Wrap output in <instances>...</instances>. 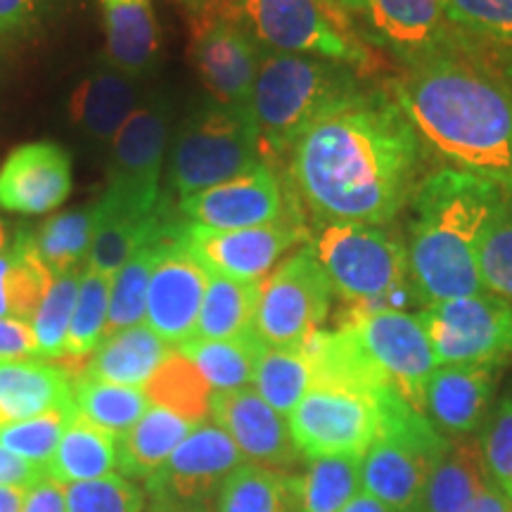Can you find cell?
<instances>
[{
  "instance_id": "cell-1",
  "label": "cell",
  "mask_w": 512,
  "mask_h": 512,
  "mask_svg": "<svg viewBox=\"0 0 512 512\" xmlns=\"http://www.w3.org/2000/svg\"><path fill=\"white\" fill-rule=\"evenodd\" d=\"M425 140L387 88H363L318 119L287 155L290 188L313 221L387 226L422 181Z\"/></svg>"
},
{
  "instance_id": "cell-2",
  "label": "cell",
  "mask_w": 512,
  "mask_h": 512,
  "mask_svg": "<svg viewBox=\"0 0 512 512\" xmlns=\"http://www.w3.org/2000/svg\"><path fill=\"white\" fill-rule=\"evenodd\" d=\"M472 48L456 34L448 48L408 64L387 91L453 169L512 197V83L479 62Z\"/></svg>"
},
{
  "instance_id": "cell-3",
  "label": "cell",
  "mask_w": 512,
  "mask_h": 512,
  "mask_svg": "<svg viewBox=\"0 0 512 512\" xmlns=\"http://www.w3.org/2000/svg\"><path fill=\"white\" fill-rule=\"evenodd\" d=\"M498 185L444 166L427 174L411 197V283L425 306L484 294L479 242L505 202Z\"/></svg>"
},
{
  "instance_id": "cell-4",
  "label": "cell",
  "mask_w": 512,
  "mask_h": 512,
  "mask_svg": "<svg viewBox=\"0 0 512 512\" xmlns=\"http://www.w3.org/2000/svg\"><path fill=\"white\" fill-rule=\"evenodd\" d=\"M363 88L361 74L349 64L264 50L249 100L264 162L275 169L318 119Z\"/></svg>"
},
{
  "instance_id": "cell-5",
  "label": "cell",
  "mask_w": 512,
  "mask_h": 512,
  "mask_svg": "<svg viewBox=\"0 0 512 512\" xmlns=\"http://www.w3.org/2000/svg\"><path fill=\"white\" fill-rule=\"evenodd\" d=\"M309 245L328 273L332 292L351 311H403L422 304L411 283L408 247L382 226L313 221Z\"/></svg>"
},
{
  "instance_id": "cell-6",
  "label": "cell",
  "mask_w": 512,
  "mask_h": 512,
  "mask_svg": "<svg viewBox=\"0 0 512 512\" xmlns=\"http://www.w3.org/2000/svg\"><path fill=\"white\" fill-rule=\"evenodd\" d=\"M380 432L361 463V486L399 512H415L448 439L396 387L375 396Z\"/></svg>"
},
{
  "instance_id": "cell-7",
  "label": "cell",
  "mask_w": 512,
  "mask_h": 512,
  "mask_svg": "<svg viewBox=\"0 0 512 512\" xmlns=\"http://www.w3.org/2000/svg\"><path fill=\"white\" fill-rule=\"evenodd\" d=\"M266 164L249 112L197 107L178 126L169 152V190L178 200Z\"/></svg>"
},
{
  "instance_id": "cell-8",
  "label": "cell",
  "mask_w": 512,
  "mask_h": 512,
  "mask_svg": "<svg viewBox=\"0 0 512 512\" xmlns=\"http://www.w3.org/2000/svg\"><path fill=\"white\" fill-rule=\"evenodd\" d=\"M171 105L164 95L140 102L112 140L107 188L95 202L102 216H155L169 200L162 190L169 152Z\"/></svg>"
},
{
  "instance_id": "cell-9",
  "label": "cell",
  "mask_w": 512,
  "mask_h": 512,
  "mask_svg": "<svg viewBox=\"0 0 512 512\" xmlns=\"http://www.w3.org/2000/svg\"><path fill=\"white\" fill-rule=\"evenodd\" d=\"M335 10L328 0H240L228 15L264 50L370 69L373 50L344 27Z\"/></svg>"
},
{
  "instance_id": "cell-10",
  "label": "cell",
  "mask_w": 512,
  "mask_h": 512,
  "mask_svg": "<svg viewBox=\"0 0 512 512\" xmlns=\"http://www.w3.org/2000/svg\"><path fill=\"white\" fill-rule=\"evenodd\" d=\"M332 285L309 242L261 283L254 332L266 347H297L330 313Z\"/></svg>"
},
{
  "instance_id": "cell-11",
  "label": "cell",
  "mask_w": 512,
  "mask_h": 512,
  "mask_svg": "<svg viewBox=\"0 0 512 512\" xmlns=\"http://www.w3.org/2000/svg\"><path fill=\"white\" fill-rule=\"evenodd\" d=\"M242 463L247 458L235 441L214 422H202L147 479L145 498L155 510L207 512L230 472Z\"/></svg>"
},
{
  "instance_id": "cell-12",
  "label": "cell",
  "mask_w": 512,
  "mask_h": 512,
  "mask_svg": "<svg viewBox=\"0 0 512 512\" xmlns=\"http://www.w3.org/2000/svg\"><path fill=\"white\" fill-rule=\"evenodd\" d=\"M437 366L489 363L512 356V302L496 294L448 299L418 313Z\"/></svg>"
},
{
  "instance_id": "cell-13",
  "label": "cell",
  "mask_w": 512,
  "mask_h": 512,
  "mask_svg": "<svg viewBox=\"0 0 512 512\" xmlns=\"http://www.w3.org/2000/svg\"><path fill=\"white\" fill-rule=\"evenodd\" d=\"M176 214L183 226L211 230L304 221L297 195L292 188H283L280 176L268 164H259L238 178L183 197L176 202Z\"/></svg>"
},
{
  "instance_id": "cell-14",
  "label": "cell",
  "mask_w": 512,
  "mask_h": 512,
  "mask_svg": "<svg viewBox=\"0 0 512 512\" xmlns=\"http://www.w3.org/2000/svg\"><path fill=\"white\" fill-rule=\"evenodd\" d=\"M287 418L304 460L363 456L380 432L377 401L347 389L311 387Z\"/></svg>"
},
{
  "instance_id": "cell-15",
  "label": "cell",
  "mask_w": 512,
  "mask_h": 512,
  "mask_svg": "<svg viewBox=\"0 0 512 512\" xmlns=\"http://www.w3.org/2000/svg\"><path fill=\"white\" fill-rule=\"evenodd\" d=\"M339 325L351 328L375 366L422 413L427 382L439 366L420 318L394 309L366 313L347 309Z\"/></svg>"
},
{
  "instance_id": "cell-16",
  "label": "cell",
  "mask_w": 512,
  "mask_h": 512,
  "mask_svg": "<svg viewBox=\"0 0 512 512\" xmlns=\"http://www.w3.org/2000/svg\"><path fill=\"white\" fill-rule=\"evenodd\" d=\"M264 48L230 15H192L188 55L216 105L249 112Z\"/></svg>"
},
{
  "instance_id": "cell-17",
  "label": "cell",
  "mask_w": 512,
  "mask_h": 512,
  "mask_svg": "<svg viewBox=\"0 0 512 512\" xmlns=\"http://www.w3.org/2000/svg\"><path fill=\"white\" fill-rule=\"evenodd\" d=\"M309 240L304 221H280L256 228L211 230L185 226L181 245L209 273L240 283H261L271 275L280 259Z\"/></svg>"
},
{
  "instance_id": "cell-18",
  "label": "cell",
  "mask_w": 512,
  "mask_h": 512,
  "mask_svg": "<svg viewBox=\"0 0 512 512\" xmlns=\"http://www.w3.org/2000/svg\"><path fill=\"white\" fill-rule=\"evenodd\" d=\"M209 418L235 441L249 463L287 472L302 460L292 441L290 425L256 394L254 387L214 392Z\"/></svg>"
},
{
  "instance_id": "cell-19",
  "label": "cell",
  "mask_w": 512,
  "mask_h": 512,
  "mask_svg": "<svg viewBox=\"0 0 512 512\" xmlns=\"http://www.w3.org/2000/svg\"><path fill=\"white\" fill-rule=\"evenodd\" d=\"M72 185V157L60 143H24L0 166V209L24 216L48 214L67 202Z\"/></svg>"
},
{
  "instance_id": "cell-20",
  "label": "cell",
  "mask_w": 512,
  "mask_h": 512,
  "mask_svg": "<svg viewBox=\"0 0 512 512\" xmlns=\"http://www.w3.org/2000/svg\"><path fill=\"white\" fill-rule=\"evenodd\" d=\"M207 283L209 271L192 259L178 238L166 249L152 273L145 306L147 328L155 330L171 347L190 342L200 318Z\"/></svg>"
},
{
  "instance_id": "cell-21",
  "label": "cell",
  "mask_w": 512,
  "mask_h": 512,
  "mask_svg": "<svg viewBox=\"0 0 512 512\" xmlns=\"http://www.w3.org/2000/svg\"><path fill=\"white\" fill-rule=\"evenodd\" d=\"M494 387L496 366L489 363L439 366L427 382L422 413L451 439L472 437L489 420Z\"/></svg>"
},
{
  "instance_id": "cell-22",
  "label": "cell",
  "mask_w": 512,
  "mask_h": 512,
  "mask_svg": "<svg viewBox=\"0 0 512 512\" xmlns=\"http://www.w3.org/2000/svg\"><path fill=\"white\" fill-rule=\"evenodd\" d=\"M370 36L399 57L403 67L444 50L456 41L441 0H366Z\"/></svg>"
},
{
  "instance_id": "cell-23",
  "label": "cell",
  "mask_w": 512,
  "mask_h": 512,
  "mask_svg": "<svg viewBox=\"0 0 512 512\" xmlns=\"http://www.w3.org/2000/svg\"><path fill=\"white\" fill-rule=\"evenodd\" d=\"M143 100L138 79L107 62L88 72L74 88L69 98V117L91 140L112 143Z\"/></svg>"
},
{
  "instance_id": "cell-24",
  "label": "cell",
  "mask_w": 512,
  "mask_h": 512,
  "mask_svg": "<svg viewBox=\"0 0 512 512\" xmlns=\"http://www.w3.org/2000/svg\"><path fill=\"white\" fill-rule=\"evenodd\" d=\"M74 406V384L46 361H0V427Z\"/></svg>"
},
{
  "instance_id": "cell-25",
  "label": "cell",
  "mask_w": 512,
  "mask_h": 512,
  "mask_svg": "<svg viewBox=\"0 0 512 512\" xmlns=\"http://www.w3.org/2000/svg\"><path fill=\"white\" fill-rule=\"evenodd\" d=\"M110 64L143 79L157 67L159 24L152 0H100Z\"/></svg>"
},
{
  "instance_id": "cell-26",
  "label": "cell",
  "mask_w": 512,
  "mask_h": 512,
  "mask_svg": "<svg viewBox=\"0 0 512 512\" xmlns=\"http://www.w3.org/2000/svg\"><path fill=\"white\" fill-rule=\"evenodd\" d=\"M171 351H174L171 344H166L155 330L147 328L145 323L136 325L102 339L81 377L145 389Z\"/></svg>"
},
{
  "instance_id": "cell-27",
  "label": "cell",
  "mask_w": 512,
  "mask_h": 512,
  "mask_svg": "<svg viewBox=\"0 0 512 512\" xmlns=\"http://www.w3.org/2000/svg\"><path fill=\"white\" fill-rule=\"evenodd\" d=\"M491 484L494 479L486 470L479 441L472 437L448 439L415 512H463Z\"/></svg>"
},
{
  "instance_id": "cell-28",
  "label": "cell",
  "mask_w": 512,
  "mask_h": 512,
  "mask_svg": "<svg viewBox=\"0 0 512 512\" xmlns=\"http://www.w3.org/2000/svg\"><path fill=\"white\" fill-rule=\"evenodd\" d=\"M195 427V422L181 418L174 411L150 406L143 418L117 441L119 475L131 482H147Z\"/></svg>"
},
{
  "instance_id": "cell-29",
  "label": "cell",
  "mask_w": 512,
  "mask_h": 512,
  "mask_svg": "<svg viewBox=\"0 0 512 512\" xmlns=\"http://www.w3.org/2000/svg\"><path fill=\"white\" fill-rule=\"evenodd\" d=\"M117 441L114 434L100 430L76 413L46 467V477L69 486L114 475L119 458Z\"/></svg>"
},
{
  "instance_id": "cell-30",
  "label": "cell",
  "mask_w": 512,
  "mask_h": 512,
  "mask_svg": "<svg viewBox=\"0 0 512 512\" xmlns=\"http://www.w3.org/2000/svg\"><path fill=\"white\" fill-rule=\"evenodd\" d=\"M53 275L38 259L34 233L19 230L0 249V316L31 323Z\"/></svg>"
},
{
  "instance_id": "cell-31",
  "label": "cell",
  "mask_w": 512,
  "mask_h": 512,
  "mask_svg": "<svg viewBox=\"0 0 512 512\" xmlns=\"http://www.w3.org/2000/svg\"><path fill=\"white\" fill-rule=\"evenodd\" d=\"M299 477L271 467L242 463L216 496V512H297Z\"/></svg>"
},
{
  "instance_id": "cell-32",
  "label": "cell",
  "mask_w": 512,
  "mask_h": 512,
  "mask_svg": "<svg viewBox=\"0 0 512 512\" xmlns=\"http://www.w3.org/2000/svg\"><path fill=\"white\" fill-rule=\"evenodd\" d=\"M266 344L249 332L235 339H190L176 347V351L192 361L214 392H233L254 384V373L259 356Z\"/></svg>"
},
{
  "instance_id": "cell-33",
  "label": "cell",
  "mask_w": 512,
  "mask_h": 512,
  "mask_svg": "<svg viewBox=\"0 0 512 512\" xmlns=\"http://www.w3.org/2000/svg\"><path fill=\"white\" fill-rule=\"evenodd\" d=\"M261 283H240L209 273L192 339H235L254 332Z\"/></svg>"
},
{
  "instance_id": "cell-34",
  "label": "cell",
  "mask_w": 512,
  "mask_h": 512,
  "mask_svg": "<svg viewBox=\"0 0 512 512\" xmlns=\"http://www.w3.org/2000/svg\"><path fill=\"white\" fill-rule=\"evenodd\" d=\"M181 233L183 230H178L174 235H164V238L147 242L143 249H138V252L119 268L117 275L112 278L110 287V316H107L105 337L145 323L147 290H150L152 273H155V268L159 261H162L166 249L181 238Z\"/></svg>"
},
{
  "instance_id": "cell-35",
  "label": "cell",
  "mask_w": 512,
  "mask_h": 512,
  "mask_svg": "<svg viewBox=\"0 0 512 512\" xmlns=\"http://www.w3.org/2000/svg\"><path fill=\"white\" fill-rule=\"evenodd\" d=\"M145 394L152 406H162L195 425H202L211 413L214 389L195 363L174 349L145 384Z\"/></svg>"
},
{
  "instance_id": "cell-36",
  "label": "cell",
  "mask_w": 512,
  "mask_h": 512,
  "mask_svg": "<svg viewBox=\"0 0 512 512\" xmlns=\"http://www.w3.org/2000/svg\"><path fill=\"white\" fill-rule=\"evenodd\" d=\"M95 207L64 211L50 216L34 233V247L41 264L53 275L76 273L88 261L95 235Z\"/></svg>"
},
{
  "instance_id": "cell-37",
  "label": "cell",
  "mask_w": 512,
  "mask_h": 512,
  "mask_svg": "<svg viewBox=\"0 0 512 512\" xmlns=\"http://www.w3.org/2000/svg\"><path fill=\"white\" fill-rule=\"evenodd\" d=\"M313 387V368L302 344L266 347L254 373V389L273 411L290 415Z\"/></svg>"
},
{
  "instance_id": "cell-38",
  "label": "cell",
  "mask_w": 512,
  "mask_h": 512,
  "mask_svg": "<svg viewBox=\"0 0 512 512\" xmlns=\"http://www.w3.org/2000/svg\"><path fill=\"white\" fill-rule=\"evenodd\" d=\"M74 406L81 418L119 439L143 418L152 403L143 387H124V384L79 377L74 382Z\"/></svg>"
},
{
  "instance_id": "cell-39",
  "label": "cell",
  "mask_w": 512,
  "mask_h": 512,
  "mask_svg": "<svg viewBox=\"0 0 512 512\" xmlns=\"http://www.w3.org/2000/svg\"><path fill=\"white\" fill-rule=\"evenodd\" d=\"M363 456H328L309 460L299 477L297 512H339L361 491Z\"/></svg>"
},
{
  "instance_id": "cell-40",
  "label": "cell",
  "mask_w": 512,
  "mask_h": 512,
  "mask_svg": "<svg viewBox=\"0 0 512 512\" xmlns=\"http://www.w3.org/2000/svg\"><path fill=\"white\" fill-rule=\"evenodd\" d=\"M81 271L55 275L50 280L46 294H43L41 304L31 318V330L36 337L38 361L43 358H60L67 349L69 325H72L76 297H79Z\"/></svg>"
},
{
  "instance_id": "cell-41",
  "label": "cell",
  "mask_w": 512,
  "mask_h": 512,
  "mask_svg": "<svg viewBox=\"0 0 512 512\" xmlns=\"http://www.w3.org/2000/svg\"><path fill=\"white\" fill-rule=\"evenodd\" d=\"M110 287L112 278L83 266L64 356H88L100 347L110 316Z\"/></svg>"
},
{
  "instance_id": "cell-42",
  "label": "cell",
  "mask_w": 512,
  "mask_h": 512,
  "mask_svg": "<svg viewBox=\"0 0 512 512\" xmlns=\"http://www.w3.org/2000/svg\"><path fill=\"white\" fill-rule=\"evenodd\" d=\"M448 27L472 46L512 48V0H441Z\"/></svg>"
},
{
  "instance_id": "cell-43",
  "label": "cell",
  "mask_w": 512,
  "mask_h": 512,
  "mask_svg": "<svg viewBox=\"0 0 512 512\" xmlns=\"http://www.w3.org/2000/svg\"><path fill=\"white\" fill-rule=\"evenodd\" d=\"M74 415L76 406H67L15 422V425L0 427V446L46 472Z\"/></svg>"
},
{
  "instance_id": "cell-44",
  "label": "cell",
  "mask_w": 512,
  "mask_h": 512,
  "mask_svg": "<svg viewBox=\"0 0 512 512\" xmlns=\"http://www.w3.org/2000/svg\"><path fill=\"white\" fill-rule=\"evenodd\" d=\"M477 261L486 292L512 302V197H505L486 226Z\"/></svg>"
},
{
  "instance_id": "cell-45",
  "label": "cell",
  "mask_w": 512,
  "mask_h": 512,
  "mask_svg": "<svg viewBox=\"0 0 512 512\" xmlns=\"http://www.w3.org/2000/svg\"><path fill=\"white\" fill-rule=\"evenodd\" d=\"M67 512H145V491L114 472L67 486Z\"/></svg>"
},
{
  "instance_id": "cell-46",
  "label": "cell",
  "mask_w": 512,
  "mask_h": 512,
  "mask_svg": "<svg viewBox=\"0 0 512 512\" xmlns=\"http://www.w3.org/2000/svg\"><path fill=\"white\" fill-rule=\"evenodd\" d=\"M479 446L491 479L512 501V387L486 420Z\"/></svg>"
},
{
  "instance_id": "cell-47",
  "label": "cell",
  "mask_w": 512,
  "mask_h": 512,
  "mask_svg": "<svg viewBox=\"0 0 512 512\" xmlns=\"http://www.w3.org/2000/svg\"><path fill=\"white\" fill-rule=\"evenodd\" d=\"M29 358H38L31 325L0 316V361H29Z\"/></svg>"
},
{
  "instance_id": "cell-48",
  "label": "cell",
  "mask_w": 512,
  "mask_h": 512,
  "mask_svg": "<svg viewBox=\"0 0 512 512\" xmlns=\"http://www.w3.org/2000/svg\"><path fill=\"white\" fill-rule=\"evenodd\" d=\"M22 512H67V486L43 477L41 482L29 486Z\"/></svg>"
},
{
  "instance_id": "cell-49",
  "label": "cell",
  "mask_w": 512,
  "mask_h": 512,
  "mask_svg": "<svg viewBox=\"0 0 512 512\" xmlns=\"http://www.w3.org/2000/svg\"><path fill=\"white\" fill-rule=\"evenodd\" d=\"M46 477V472L41 467L27 463L15 453H10L8 448L0 446V486H22L29 489L36 482Z\"/></svg>"
},
{
  "instance_id": "cell-50",
  "label": "cell",
  "mask_w": 512,
  "mask_h": 512,
  "mask_svg": "<svg viewBox=\"0 0 512 512\" xmlns=\"http://www.w3.org/2000/svg\"><path fill=\"white\" fill-rule=\"evenodd\" d=\"M41 5L43 0H0V34L29 27Z\"/></svg>"
},
{
  "instance_id": "cell-51",
  "label": "cell",
  "mask_w": 512,
  "mask_h": 512,
  "mask_svg": "<svg viewBox=\"0 0 512 512\" xmlns=\"http://www.w3.org/2000/svg\"><path fill=\"white\" fill-rule=\"evenodd\" d=\"M463 512H512V501L496 484H491L489 489H486L484 494H479Z\"/></svg>"
},
{
  "instance_id": "cell-52",
  "label": "cell",
  "mask_w": 512,
  "mask_h": 512,
  "mask_svg": "<svg viewBox=\"0 0 512 512\" xmlns=\"http://www.w3.org/2000/svg\"><path fill=\"white\" fill-rule=\"evenodd\" d=\"M190 15H228L240 0H178Z\"/></svg>"
},
{
  "instance_id": "cell-53",
  "label": "cell",
  "mask_w": 512,
  "mask_h": 512,
  "mask_svg": "<svg viewBox=\"0 0 512 512\" xmlns=\"http://www.w3.org/2000/svg\"><path fill=\"white\" fill-rule=\"evenodd\" d=\"M27 491L22 486H0V512H22Z\"/></svg>"
},
{
  "instance_id": "cell-54",
  "label": "cell",
  "mask_w": 512,
  "mask_h": 512,
  "mask_svg": "<svg viewBox=\"0 0 512 512\" xmlns=\"http://www.w3.org/2000/svg\"><path fill=\"white\" fill-rule=\"evenodd\" d=\"M339 512H399V510L389 508V505H384L382 501H377V498L368 494H358L354 501L344 505Z\"/></svg>"
},
{
  "instance_id": "cell-55",
  "label": "cell",
  "mask_w": 512,
  "mask_h": 512,
  "mask_svg": "<svg viewBox=\"0 0 512 512\" xmlns=\"http://www.w3.org/2000/svg\"><path fill=\"white\" fill-rule=\"evenodd\" d=\"M328 3L335 5V8H344V10L358 12V15H361L363 3H366V0H328Z\"/></svg>"
},
{
  "instance_id": "cell-56",
  "label": "cell",
  "mask_w": 512,
  "mask_h": 512,
  "mask_svg": "<svg viewBox=\"0 0 512 512\" xmlns=\"http://www.w3.org/2000/svg\"><path fill=\"white\" fill-rule=\"evenodd\" d=\"M5 242H8V233H5V226H3V221H0V249L5 247Z\"/></svg>"
},
{
  "instance_id": "cell-57",
  "label": "cell",
  "mask_w": 512,
  "mask_h": 512,
  "mask_svg": "<svg viewBox=\"0 0 512 512\" xmlns=\"http://www.w3.org/2000/svg\"><path fill=\"white\" fill-rule=\"evenodd\" d=\"M503 76H505V79H508V81L512 83V62L508 64V69H505V72H503Z\"/></svg>"
},
{
  "instance_id": "cell-58",
  "label": "cell",
  "mask_w": 512,
  "mask_h": 512,
  "mask_svg": "<svg viewBox=\"0 0 512 512\" xmlns=\"http://www.w3.org/2000/svg\"><path fill=\"white\" fill-rule=\"evenodd\" d=\"M145 512H166V510H155V508H150V510H145Z\"/></svg>"
}]
</instances>
